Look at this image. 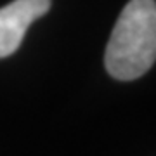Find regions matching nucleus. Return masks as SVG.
<instances>
[{
	"mask_svg": "<svg viewBox=\"0 0 156 156\" xmlns=\"http://www.w3.org/2000/svg\"><path fill=\"white\" fill-rule=\"evenodd\" d=\"M156 61V2L130 0L113 28L104 54L108 73L130 82L142 76Z\"/></svg>",
	"mask_w": 156,
	"mask_h": 156,
	"instance_id": "obj_1",
	"label": "nucleus"
},
{
	"mask_svg": "<svg viewBox=\"0 0 156 156\" xmlns=\"http://www.w3.org/2000/svg\"><path fill=\"white\" fill-rule=\"evenodd\" d=\"M52 0H14L0 9V59L14 54L30 24L47 14Z\"/></svg>",
	"mask_w": 156,
	"mask_h": 156,
	"instance_id": "obj_2",
	"label": "nucleus"
}]
</instances>
